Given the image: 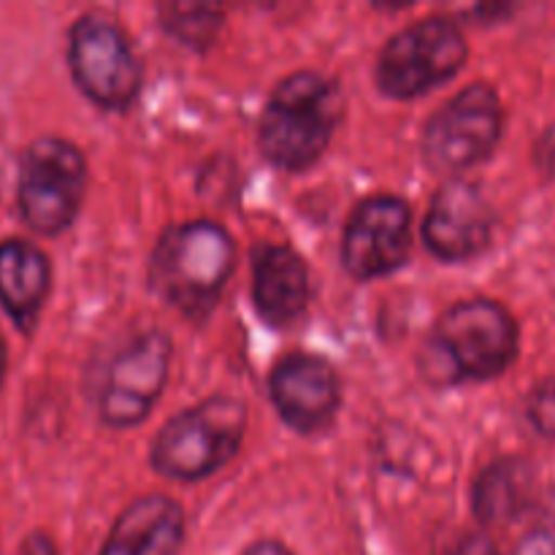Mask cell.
Segmentation results:
<instances>
[{"instance_id":"cell-1","label":"cell","mask_w":555,"mask_h":555,"mask_svg":"<svg viewBox=\"0 0 555 555\" xmlns=\"http://www.w3.org/2000/svg\"><path fill=\"white\" fill-rule=\"evenodd\" d=\"M341 119V90L318 70H298L271 92L260 117V150L291 171L312 166Z\"/></svg>"},{"instance_id":"cell-2","label":"cell","mask_w":555,"mask_h":555,"mask_svg":"<svg viewBox=\"0 0 555 555\" xmlns=\"http://www.w3.org/2000/svg\"><path fill=\"white\" fill-rule=\"evenodd\" d=\"M236 263L233 238L215 222H188L166 231L152 260V282L184 314L209 312Z\"/></svg>"},{"instance_id":"cell-3","label":"cell","mask_w":555,"mask_h":555,"mask_svg":"<svg viewBox=\"0 0 555 555\" xmlns=\"http://www.w3.org/2000/svg\"><path fill=\"white\" fill-rule=\"evenodd\" d=\"M247 428V406L231 396H215L182 412L152 448V464L173 480H204L236 455Z\"/></svg>"},{"instance_id":"cell-4","label":"cell","mask_w":555,"mask_h":555,"mask_svg":"<svg viewBox=\"0 0 555 555\" xmlns=\"http://www.w3.org/2000/svg\"><path fill=\"white\" fill-rule=\"evenodd\" d=\"M434 366L444 379H491L507 372L518 356V325L513 314L496 301L455 304L437 325L431 339Z\"/></svg>"},{"instance_id":"cell-5","label":"cell","mask_w":555,"mask_h":555,"mask_svg":"<svg viewBox=\"0 0 555 555\" xmlns=\"http://www.w3.org/2000/svg\"><path fill=\"white\" fill-rule=\"evenodd\" d=\"M87 163L79 146L43 135L22 155L20 209L27 225L43 236L65 231L81 206Z\"/></svg>"},{"instance_id":"cell-6","label":"cell","mask_w":555,"mask_h":555,"mask_svg":"<svg viewBox=\"0 0 555 555\" xmlns=\"http://www.w3.org/2000/svg\"><path fill=\"white\" fill-rule=\"evenodd\" d=\"M464 60L466 41L459 25L431 16L390 38L379 57L377 79L385 95L415 98L459 74Z\"/></svg>"},{"instance_id":"cell-7","label":"cell","mask_w":555,"mask_h":555,"mask_svg":"<svg viewBox=\"0 0 555 555\" xmlns=\"http://www.w3.org/2000/svg\"><path fill=\"white\" fill-rule=\"evenodd\" d=\"M502 101L491 85H472L444 103L426 125L423 152L428 166L459 173L486 160L502 135Z\"/></svg>"},{"instance_id":"cell-8","label":"cell","mask_w":555,"mask_h":555,"mask_svg":"<svg viewBox=\"0 0 555 555\" xmlns=\"http://www.w3.org/2000/svg\"><path fill=\"white\" fill-rule=\"evenodd\" d=\"M70 70L76 85L103 108H125L141 87V65L114 20L85 14L70 30Z\"/></svg>"},{"instance_id":"cell-9","label":"cell","mask_w":555,"mask_h":555,"mask_svg":"<svg viewBox=\"0 0 555 555\" xmlns=\"http://www.w3.org/2000/svg\"><path fill=\"white\" fill-rule=\"evenodd\" d=\"M171 339L163 331L139 336L108 366L101 393V417L114 428L144 421L168 377Z\"/></svg>"},{"instance_id":"cell-10","label":"cell","mask_w":555,"mask_h":555,"mask_svg":"<svg viewBox=\"0 0 555 555\" xmlns=\"http://www.w3.org/2000/svg\"><path fill=\"white\" fill-rule=\"evenodd\" d=\"M410 255V206L396 195H374L347 222L341 260L356 280L399 269Z\"/></svg>"},{"instance_id":"cell-11","label":"cell","mask_w":555,"mask_h":555,"mask_svg":"<svg viewBox=\"0 0 555 555\" xmlns=\"http://www.w3.org/2000/svg\"><path fill=\"white\" fill-rule=\"evenodd\" d=\"M493 211L480 188L466 179H448L428 206L426 236L428 249L442 260H469L491 242Z\"/></svg>"},{"instance_id":"cell-12","label":"cell","mask_w":555,"mask_h":555,"mask_svg":"<svg viewBox=\"0 0 555 555\" xmlns=\"http://www.w3.org/2000/svg\"><path fill=\"white\" fill-rule=\"evenodd\" d=\"M271 399L296 431L312 434L328 426L339 406V379L328 361L293 352L271 374Z\"/></svg>"},{"instance_id":"cell-13","label":"cell","mask_w":555,"mask_h":555,"mask_svg":"<svg viewBox=\"0 0 555 555\" xmlns=\"http://www.w3.org/2000/svg\"><path fill=\"white\" fill-rule=\"evenodd\" d=\"M182 540V507L168 496H144L119 515L101 555H177Z\"/></svg>"},{"instance_id":"cell-14","label":"cell","mask_w":555,"mask_h":555,"mask_svg":"<svg viewBox=\"0 0 555 555\" xmlns=\"http://www.w3.org/2000/svg\"><path fill=\"white\" fill-rule=\"evenodd\" d=\"M253 298L269 323L287 325L307 309L309 276L304 260L291 247L263 244L253 255Z\"/></svg>"},{"instance_id":"cell-15","label":"cell","mask_w":555,"mask_h":555,"mask_svg":"<svg viewBox=\"0 0 555 555\" xmlns=\"http://www.w3.org/2000/svg\"><path fill=\"white\" fill-rule=\"evenodd\" d=\"M49 293V263L33 244L11 238L0 244V304L20 328H33Z\"/></svg>"},{"instance_id":"cell-16","label":"cell","mask_w":555,"mask_h":555,"mask_svg":"<svg viewBox=\"0 0 555 555\" xmlns=\"http://www.w3.org/2000/svg\"><path fill=\"white\" fill-rule=\"evenodd\" d=\"M531 466L520 459H502L488 466L475 482V515L488 526L509 524L524 513L531 496Z\"/></svg>"},{"instance_id":"cell-17","label":"cell","mask_w":555,"mask_h":555,"mask_svg":"<svg viewBox=\"0 0 555 555\" xmlns=\"http://www.w3.org/2000/svg\"><path fill=\"white\" fill-rule=\"evenodd\" d=\"M163 27L184 47L204 49L215 41L222 25V9L209 3H166L160 5Z\"/></svg>"},{"instance_id":"cell-18","label":"cell","mask_w":555,"mask_h":555,"mask_svg":"<svg viewBox=\"0 0 555 555\" xmlns=\"http://www.w3.org/2000/svg\"><path fill=\"white\" fill-rule=\"evenodd\" d=\"M529 417L534 428L555 439V377L542 379L529 399Z\"/></svg>"},{"instance_id":"cell-19","label":"cell","mask_w":555,"mask_h":555,"mask_svg":"<svg viewBox=\"0 0 555 555\" xmlns=\"http://www.w3.org/2000/svg\"><path fill=\"white\" fill-rule=\"evenodd\" d=\"M450 555H499V551L486 534H469L461 542H455Z\"/></svg>"},{"instance_id":"cell-20","label":"cell","mask_w":555,"mask_h":555,"mask_svg":"<svg viewBox=\"0 0 555 555\" xmlns=\"http://www.w3.org/2000/svg\"><path fill=\"white\" fill-rule=\"evenodd\" d=\"M20 555H57V553H54L52 540H49L47 534H33L25 540Z\"/></svg>"},{"instance_id":"cell-21","label":"cell","mask_w":555,"mask_h":555,"mask_svg":"<svg viewBox=\"0 0 555 555\" xmlns=\"http://www.w3.org/2000/svg\"><path fill=\"white\" fill-rule=\"evenodd\" d=\"M244 555H293L287 547H282L280 542H258V545L249 547Z\"/></svg>"},{"instance_id":"cell-22","label":"cell","mask_w":555,"mask_h":555,"mask_svg":"<svg viewBox=\"0 0 555 555\" xmlns=\"http://www.w3.org/2000/svg\"><path fill=\"white\" fill-rule=\"evenodd\" d=\"M3 372H5V347H3V339H0V383H3Z\"/></svg>"}]
</instances>
